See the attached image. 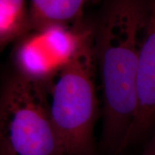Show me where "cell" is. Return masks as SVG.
<instances>
[{"label": "cell", "instance_id": "4", "mask_svg": "<svg viewBox=\"0 0 155 155\" xmlns=\"http://www.w3.org/2000/svg\"><path fill=\"white\" fill-rule=\"evenodd\" d=\"M91 30L76 25L32 30L14 49L16 73L43 83L68 62Z\"/></svg>", "mask_w": 155, "mask_h": 155}, {"label": "cell", "instance_id": "5", "mask_svg": "<svg viewBox=\"0 0 155 155\" xmlns=\"http://www.w3.org/2000/svg\"><path fill=\"white\" fill-rule=\"evenodd\" d=\"M137 96L134 119L116 155L155 127V0H150L148 20L139 51Z\"/></svg>", "mask_w": 155, "mask_h": 155}, {"label": "cell", "instance_id": "8", "mask_svg": "<svg viewBox=\"0 0 155 155\" xmlns=\"http://www.w3.org/2000/svg\"><path fill=\"white\" fill-rule=\"evenodd\" d=\"M141 155H155V133L147 144Z\"/></svg>", "mask_w": 155, "mask_h": 155}, {"label": "cell", "instance_id": "7", "mask_svg": "<svg viewBox=\"0 0 155 155\" xmlns=\"http://www.w3.org/2000/svg\"><path fill=\"white\" fill-rule=\"evenodd\" d=\"M32 31L27 0H0V46L18 41Z\"/></svg>", "mask_w": 155, "mask_h": 155}, {"label": "cell", "instance_id": "1", "mask_svg": "<svg viewBox=\"0 0 155 155\" xmlns=\"http://www.w3.org/2000/svg\"><path fill=\"white\" fill-rule=\"evenodd\" d=\"M150 0H110L95 32L104 95L102 149L116 154L137 109L139 55Z\"/></svg>", "mask_w": 155, "mask_h": 155}, {"label": "cell", "instance_id": "2", "mask_svg": "<svg viewBox=\"0 0 155 155\" xmlns=\"http://www.w3.org/2000/svg\"><path fill=\"white\" fill-rule=\"evenodd\" d=\"M97 62L92 31L68 63L42 83L50 116L65 155H95L99 116Z\"/></svg>", "mask_w": 155, "mask_h": 155}, {"label": "cell", "instance_id": "3", "mask_svg": "<svg viewBox=\"0 0 155 155\" xmlns=\"http://www.w3.org/2000/svg\"><path fill=\"white\" fill-rule=\"evenodd\" d=\"M0 155H65L42 83L17 73L2 87Z\"/></svg>", "mask_w": 155, "mask_h": 155}, {"label": "cell", "instance_id": "6", "mask_svg": "<svg viewBox=\"0 0 155 155\" xmlns=\"http://www.w3.org/2000/svg\"><path fill=\"white\" fill-rule=\"evenodd\" d=\"M88 0H30L32 30L54 25L70 26L79 20Z\"/></svg>", "mask_w": 155, "mask_h": 155}]
</instances>
